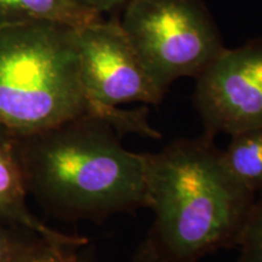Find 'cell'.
<instances>
[{"label":"cell","mask_w":262,"mask_h":262,"mask_svg":"<svg viewBox=\"0 0 262 262\" xmlns=\"http://www.w3.org/2000/svg\"><path fill=\"white\" fill-rule=\"evenodd\" d=\"M90 114L77 28L52 21L0 22V123L29 134Z\"/></svg>","instance_id":"3"},{"label":"cell","mask_w":262,"mask_h":262,"mask_svg":"<svg viewBox=\"0 0 262 262\" xmlns=\"http://www.w3.org/2000/svg\"><path fill=\"white\" fill-rule=\"evenodd\" d=\"M238 262H262V192L256 196L242 232Z\"/></svg>","instance_id":"11"},{"label":"cell","mask_w":262,"mask_h":262,"mask_svg":"<svg viewBox=\"0 0 262 262\" xmlns=\"http://www.w3.org/2000/svg\"><path fill=\"white\" fill-rule=\"evenodd\" d=\"M130 262H164L162 258L159 257V255L157 254L155 248L152 247V244L149 243L148 239H145L139 245L136 253L134 254L133 258Z\"/></svg>","instance_id":"14"},{"label":"cell","mask_w":262,"mask_h":262,"mask_svg":"<svg viewBox=\"0 0 262 262\" xmlns=\"http://www.w3.org/2000/svg\"><path fill=\"white\" fill-rule=\"evenodd\" d=\"M84 8L96 11L103 15L104 12L114 11L117 9H123L130 0H74Z\"/></svg>","instance_id":"13"},{"label":"cell","mask_w":262,"mask_h":262,"mask_svg":"<svg viewBox=\"0 0 262 262\" xmlns=\"http://www.w3.org/2000/svg\"><path fill=\"white\" fill-rule=\"evenodd\" d=\"M195 79L193 102L206 135L262 127V37L225 48Z\"/></svg>","instance_id":"6"},{"label":"cell","mask_w":262,"mask_h":262,"mask_svg":"<svg viewBox=\"0 0 262 262\" xmlns=\"http://www.w3.org/2000/svg\"><path fill=\"white\" fill-rule=\"evenodd\" d=\"M88 243L54 241L33 233L15 262H90L80 251Z\"/></svg>","instance_id":"10"},{"label":"cell","mask_w":262,"mask_h":262,"mask_svg":"<svg viewBox=\"0 0 262 262\" xmlns=\"http://www.w3.org/2000/svg\"><path fill=\"white\" fill-rule=\"evenodd\" d=\"M80 78L90 114L110 122L122 135L159 140L146 104H159L165 94L143 67L119 19H98L77 28Z\"/></svg>","instance_id":"4"},{"label":"cell","mask_w":262,"mask_h":262,"mask_svg":"<svg viewBox=\"0 0 262 262\" xmlns=\"http://www.w3.org/2000/svg\"><path fill=\"white\" fill-rule=\"evenodd\" d=\"M120 26L155 84L196 78L225 47L202 0H130Z\"/></svg>","instance_id":"5"},{"label":"cell","mask_w":262,"mask_h":262,"mask_svg":"<svg viewBox=\"0 0 262 262\" xmlns=\"http://www.w3.org/2000/svg\"><path fill=\"white\" fill-rule=\"evenodd\" d=\"M222 153L235 179L256 194L262 192V127L232 135Z\"/></svg>","instance_id":"9"},{"label":"cell","mask_w":262,"mask_h":262,"mask_svg":"<svg viewBox=\"0 0 262 262\" xmlns=\"http://www.w3.org/2000/svg\"><path fill=\"white\" fill-rule=\"evenodd\" d=\"M122 137L94 114L16 134L27 195L62 221L101 224L148 208L146 153L126 149Z\"/></svg>","instance_id":"1"},{"label":"cell","mask_w":262,"mask_h":262,"mask_svg":"<svg viewBox=\"0 0 262 262\" xmlns=\"http://www.w3.org/2000/svg\"><path fill=\"white\" fill-rule=\"evenodd\" d=\"M214 139L203 134L146 153L155 214L147 239L164 262H198L238 247L257 194L234 178Z\"/></svg>","instance_id":"2"},{"label":"cell","mask_w":262,"mask_h":262,"mask_svg":"<svg viewBox=\"0 0 262 262\" xmlns=\"http://www.w3.org/2000/svg\"><path fill=\"white\" fill-rule=\"evenodd\" d=\"M33 233L31 229L0 221V262H15Z\"/></svg>","instance_id":"12"},{"label":"cell","mask_w":262,"mask_h":262,"mask_svg":"<svg viewBox=\"0 0 262 262\" xmlns=\"http://www.w3.org/2000/svg\"><path fill=\"white\" fill-rule=\"evenodd\" d=\"M16 152V134L0 123V221L21 226L42 237L71 243H89L85 237L49 227L29 210Z\"/></svg>","instance_id":"7"},{"label":"cell","mask_w":262,"mask_h":262,"mask_svg":"<svg viewBox=\"0 0 262 262\" xmlns=\"http://www.w3.org/2000/svg\"><path fill=\"white\" fill-rule=\"evenodd\" d=\"M102 18L74 0H0V22L52 21L80 28Z\"/></svg>","instance_id":"8"}]
</instances>
